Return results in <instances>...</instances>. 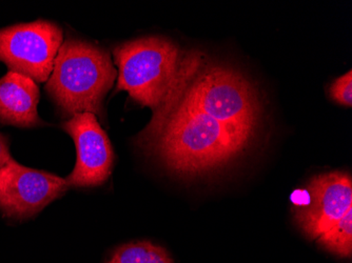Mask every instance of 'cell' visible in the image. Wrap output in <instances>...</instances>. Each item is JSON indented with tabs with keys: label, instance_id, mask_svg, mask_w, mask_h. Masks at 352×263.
I'll return each mask as SVG.
<instances>
[{
	"label": "cell",
	"instance_id": "cell-1",
	"mask_svg": "<svg viewBox=\"0 0 352 263\" xmlns=\"http://www.w3.org/2000/svg\"><path fill=\"white\" fill-rule=\"evenodd\" d=\"M262 114L250 80L204 57L153 114L138 144L176 176L197 177L243 155L258 136Z\"/></svg>",
	"mask_w": 352,
	"mask_h": 263
},
{
	"label": "cell",
	"instance_id": "cell-2",
	"mask_svg": "<svg viewBox=\"0 0 352 263\" xmlns=\"http://www.w3.org/2000/svg\"><path fill=\"white\" fill-rule=\"evenodd\" d=\"M113 55L118 68L116 92L126 91L153 114L166 106L186 75L205 57L199 51L182 50L169 39L157 36L122 43Z\"/></svg>",
	"mask_w": 352,
	"mask_h": 263
},
{
	"label": "cell",
	"instance_id": "cell-3",
	"mask_svg": "<svg viewBox=\"0 0 352 263\" xmlns=\"http://www.w3.org/2000/svg\"><path fill=\"white\" fill-rule=\"evenodd\" d=\"M118 78L110 54L98 45L67 37L59 47L45 90L63 113L102 116L104 97Z\"/></svg>",
	"mask_w": 352,
	"mask_h": 263
},
{
	"label": "cell",
	"instance_id": "cell-4",
	"mask_svg": "<svg viewBox=\"0 0 352 263\" xmlns=\"http://www.w3.org/2000/svg\"><path fill=\"white\" fill-rule=\"evenodd\" d=\"M63 43V32L56 23L37 21L0 29V60L10 71L36 82L47 81Z\"/></svg>",
	"mask_w": 352,
	"mask_h": 263
},
{
	"label": "cell",
	"instance_id": "cell-5",
	"mask_svg": "<svg viewBox=\"0 0 352 263\" xmlns=\"http://www.w3.org/2000/svg\"><path fill=\"white\" fill-rule=\"evenodd\" d=\"M69 189L65 178L23 167L12 158L0 169V211L9 218H31Z\"/></svg>",
	"mask_w": 352,
	"mask_h": 263
},
{
	"label": "cell",
	"instance_id": "cell-6",
	"mask_svg": "<svg viewBox=\"0 0 352 263\" xmlns=\"http://www.w3.org/2000/svg\"><path fill=\"white\" fill-rule=\"evenodd\" d=\"M74 140L76 163L66 178L69 187H94L104 185L112 173L114 152L106 132L92 113L73 115L63 124Z\"/></svg>",
	"mask_w": 352,
	"mask_h": 263
},
{
	"label": "cell",
	"instance_id": "cell-7",
	"mask_svg": "<svg viewBox=\"0 0 352 263\" xmlns=\"http://www.w3.org/2000/svg\"><path fill=\"white\" fill-rule=\"evenodd\" d=\"M309 203L298 207L294 220L302 234L318 241L352 209L351 176L344 172L321 174L307 185Z\"/></svg>",
	"mask_w": 352,
	"mask_h": 263
},
{
	"label": "cell",
	"instance_id": "cell-8",
	"mask_svg": "<svg viewBox=\"0 0 352 263\" xmlns=\"http://www.w3.org/2000/svg\"><path fill=\"white\" fill-rule=\"evenodd\" d=\"M38 102L39 89L33 79L13 71L0 78V124L19 128L41 126Z\"/></svg>",
	"mask_w": 352,
	"mask_h": 263
},
{
	"label": "cell",
	"instance_id": "cell-9",
	"mask_svg": "<svg viewBox=\"0 0 352 263\" xmlns=\"http://www.w3.org/2000/svg\"><path fill=\"white\" fill-rule=\"evenodd\" d=\"M107 263H174L169 253L150 241H136L120 245Z\"/></svg>",
	"mask_w": 352,
	"mask_h": 263
},
{
	"label": "cell",
	"instance_id": "cell-10",
	"mask_svg": "<svg viewBox=\"0 0 352 263\" xmlns=\"http://www.w3.org/2000/svg\"><path fill=\"white\" fill-rule=\"evenodd\" d=\"M316 242L332 254L350 258L352 255V209L348 211L342 220L320 237Z\"/></svg>",
	"mask_w": 352,
	"mask_h": 263
},
{
	"label": "cell",
	"instance_id": "cell-11",
	"mask_svg": "<svg viewBox=\"0 0 352 263\" xmlns=\"http://www.w3.org/2000/svg\"><path fill=\"white\" fill-rule=\"evenodd\" d=\"M331 100L342 106H352V72L348 71L343 76L332 82L329 89Z\"/></svg>",
	"mask_w": 352,
	"mask_h": 263
},
{
	"label": "cell",
	"instance_id": "cell-12",
	"mask_svg": "<svg viewBox=\"0 0 352 263\" xmlns=\"http://www.w3.org/2000/svg\"><path fill=\"white\" fill-rule=\"evenodd\" d=\"M12 159L11 154H10L9 141L7 137L0 133V169Z\"/></svg>",
	"mask_w": 352,
	"mask_h": 263
}]
</instances>
